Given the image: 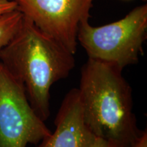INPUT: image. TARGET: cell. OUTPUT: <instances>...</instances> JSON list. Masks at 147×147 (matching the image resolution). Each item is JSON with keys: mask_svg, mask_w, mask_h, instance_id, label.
<instances>
[{"mask_svg": "<svg viewBox=\"0 0 147 147\" xmlns=\"http://www.w3.org/2000/svg\"><path fill=\"white\" fill-rule=\"evenodd\" d=\"M123 69L88 59L78 88L84 123L111 147H130L143 132L138 127L132 89Z\"/></svg>", "mask_w": 147, "mask_h": 147, "instance_id": "1", "label": "cell"}, {"mask_svg": "<svg viewBox=\"0 0 147 147\" xmlns=\"http://www.w3.org/2000/svg\"><path fill=\"white\" fill-rule=\"evenodd\" d=\"M74 55L23 16L15 36L0 49V62L22 86L33 110L45 122L50 116L51 88L74 68Z\"/></svg>", "mask_w": 147, "mask_h": 147, "instance_id": "2", "label": "cell"}, {"mask_svg": "<svg viewBox=\"0 0 147 147\" xmlns=\"http://www.w3.org/2000/svg\"><path fill=\"white\" fill-rule=\"evenodd\" d=\"M147 38V5L136 7L121 19L94 27L89 21L79 26L77 42L88 58L123 69L138 63Z\"/></svg>", "mask_w": 147, "mask_h": 147, "instance_id": "3", "label": "cell"}, {"mask_svg": "<svg viewBox=\"0 0 147 147\" xmlns=\"http://www.w3.org/2000/svg\"><path fill=\"white\" fill-rule=\"evenodd\" d=\"M51 134L33 110L23 88L0 62V147L38 145Z\"/></svg>", "mask_w": 147, "mask_h": 147, "instance_id": "4", "label": "cell"}, {"mask_svg": "<svg viewBox=\"0 0 147 147\" xmlns=\"http://www.w3.org/2000/svg\"><path fill=\"white\" fill-rule=\"evenodd\" d=\"M42 32L74 55L82 22L89 21L94 0H11Z\"/></svg>", "mask_w": 147, "mask_h": 147, "instance_id": "5", "label": "cell"}, {"mask_svg": "<svg viewBox=\"0 0 147 147\" xmlns=\"http://www.w3.org/2000/svg\"><path fill=\"white\" fill-rule=\"evenodd\" d=\"M55 129L37 147H89L96 137L84 123L77 88L64 97L55 119Z\"/></svg>", "mask_w": 147, "mask_h": 147, "instance_id": "6", "label": "cell"}, {"mask_svg": "<svg viewBox=\"0 0 147 147\" xmlns=\"http://www.w3.org/2000/svg\"><path fill=\"white\" fill-rule=\"evenodd\" d=\"M23 14L18 9L0 16V49L5 47L19 30Z\"/></svg>", "mask_w": 147, "mask_h": 147, "instance_id": "7", "label": "cell"}, {"mask_svg": "<svg viewBox=\"0 0 147 147\" xmlns=\"http://www.w3.org/2000/svg\"><path fill=\"white\" fill-rule=\"evenodd\" d=\"M17 9L16 3L11 0H0V16Z\"/></svg>", "mask_w": 147, "mask_h": 147, "instance_id": "8", "label": "cell"}, {"mask_svg": "<svg viewBox=\"0 0 147 147\" xmlns=\"http://www.w3.org/2000/svg\"><path fill=\"white\" fill-rule=\"evenodd\" d=\"M130 147H147V131L146 129L143 131L138 139Z\"/></svg>", "mask_w": 147, "mask_h": 147, "instance_id": "9", "label": "cell"}, {"mask_svg": "<svg viewBox=\"0 0 147 147\" xmlns=\"http://www.w3.org/2000/svg\"><path fill=\"white\" fill-rule=\"evenodd\" d=\"M89 147H111V146L106 140L101 138H96L94 142Z\"/></svg>", "mask_w": 147, "mask_h": 147, "instance_id": "10", "label": "cell"}, {"mask_svg": "<svg viewBox=\"0 0 147 147\" xmlns=\"http://www.w3.org/2000/svg\"><path fill=\"white\" fill-rule=\"evenodd\" d=\"M144 1H146V0H144Z\"/></svg>", "mask_w": 147, "mask_h": 147, "instance_id": "11", "label": "cell"}]
</instances>
